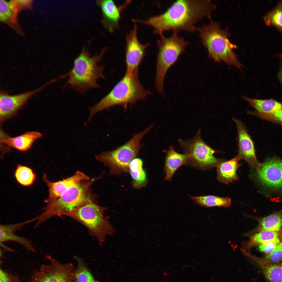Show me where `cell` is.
I'll use <instances>...</instances> for the list:
<instances>
[{"label": "cell", "instance_id": "cell-16", "mask_svg": "<svg viewBox=\"0 0 282 282\" xmlns=\"http://www.w3.org/2000/svg\"><path fill=\"white\" fill-rule=\"evenodd\" d=\"M131 2V1H127L123 4L117 5L111 0L98 1V4L102 13L103 24L109 31L113 32L119 27L121 14Z\"/></svg>", "mask_w": 282, "mask_h": 282}, {"label": "cell", "instance_id": "cell-25", "mask_svg": "<svg viewBox=\"0 0 282 282\" xmlns=\"http://www.w3.org/2000/svg\"><path fill=\"white\" fill-rule=\"evenodd\" d=\"M279 238H280L278 232L266 230L260 231L252 235L249 240L245 243L242 249L243 252H248V251L254 246Z\"/></svg>", "mask_w": 282, "mask_h": 282}, {"label": "cell", "instance_id": "cell-23", "mask_svg": "<svg viewBox=\"0 0 282 282\" xmlns=\"http://www.w3.org/2000/svg\"><path fill=\"white\" fill-rule=\"evenodd\" d=\"M20 10L16 0L0 1V19L2 22L15 25Z\"/></svg>", "mask_w": 282, "mask_h": 282}, {"label": "cell", "instance_id": "cell-35", "mask_svg": "<svg viewBox=\"0 0 282 282\" xmlns=\"http://www.w3.org/2000/svg\"><path fill=\"white\" fill-rule=\"evenodd\" d=\"M0 282H21L19 277L0 268Z\"/></svg>", "mask_w": 282, "mask_h": 282}, {"label": "cell", "instance_id": "cell-39", "mask_svg": "<svg viewBox=\"0 0 282 282\" xmlns=\"http://www.w3.org/2000/svg\"><path fill=\"white\" fill-rule=\"evenodd\" d=\"M276 56L279 57L280 58L282 59V53L277 54L276 55Z\"/></svg>", "mask_w": 282, "mask_h": 282}, {"label": "cell", "instance_id": "cell-33", "mask_svg": "<svg viewBox=\"0 0 282 282\" xmlns=\"http://www.w3.org/2000/svg\"><path fill=\"white\" fill-rule=\"evenodd\" d=\"M257 116L282 126V109L272 113L260 114Z\"/></svg>", "mask_w": 282, "mask_h": 282}, {"label": "cell", "instance_id": "cell-34", "mask_svg": "<svg viewBox=\"0 0 282 282\" xmlns=\"http://www.w3.org/2000/svg\"><path fill=\"white\" fill-rule=\"evenodd\" d=\"M280 238L268 241L258 246L259 250L267 255L272 252L280 242Z\"/></svg>", "mask_w": 282, "mask_h": 282}, {"label": "cell", "instance_id": "cell-11", "mask_svg": "<svg viewBox=\"0 0 282 282\" xmlns=\"http://www.w3.org/2000/svg\"><path fill=\"white\" fill-rule=\"evenodd\" d=\"M133 27L126 36L125 60L126 72L138 73V67L149 46L148 43L142 44L137 36L138 26L136 22L133 21Z\"/></svg>", "mask_w": 282, "mask_h": 282}, {"label": "cell", "instance_id": "cell-17", "mask_svg": "<svg viewBox=\"0 0 282 282\" xmlns=\"http://www.w3.org/2000/svg\"><path fill=\"white\" fill-rule=\"evenodd\" d=\"M247 256L261 268L267 282H282V262H271L250 254Z\"/></svg>", "mask_w": 282, "mask_h": 282}, {"label": "cell", "instance_id": "cell-28", "mask_svg": "<svg viewBox=\"0 0 282 282\" xmlns=\"http://www.w3.org/2000/svg\"><path fill=\"white\" fill-rule=\"evenodd\" d=\"M263 19L267 25L274 26L282 33V0L265 15Z\"/></svg>", "mask_w": 282, "mask_h": 282}, {"label": "cell", "instance_id": "cell-31", "mask_svg": "<svg viewBox=\"0 0 282 282\" xmlns=\"http://www.w3.org/2000/svg\"><path fill=\"white\" fill-rule=\"evenodd\" d=\"M37 219V217L25 221L17 224L6 225H1L0 231L14 233L16 231L20 230L24 226L27 224L35 221H36Z\"/></svg>", "mask_w": 282, "mask_h": 282}, {"label": "cell", "instance_id": "cell-21", "mask_svg": "<svg viewBox=\"0 0 282 282\" xmlns=\"http://www.w3.org/2000/svg\"><path fill=\"white\" fill-rule=\"evenodd\" d=\"M243 98L255 109L249 113L257 116L264 114L272 113L282 109V103L272 99H261L243 96Z\"/></svg>", "mask_w": 282, "mask_h": 282}, {"label": "cell", "instance_id": "cell-10", "mask_svg": "<svg viewBox=\"0 0 282 282\" xmlns=\"http://www.w3.org/2000/svg\"><path fill=\"white\" fill-rule=\"evenodd\" d=\"M45 258L49 263L42 264L27 282H76L75 268L72 263H62L50 255Z\"/></svg>", "mask_w": 282, "mask_h": 282}, {"label": "cell", "instance_id": "cell-9", "mask_svg": "<svg viewBox=\"0 0 282 282\" xmlns=\"http://www.w3.org/2000/svg\"><path fill=\"white\" fill-rule=\"evenodd\" d=\"M199 129L195 137L190 139H179L178 142L187 157L186 165L201 170L217 167L222 160L214 156V150L202 139Z\"/></svg>", "mask_w": 282, "mask_h": 282}, {"label": "cell", "instance_id": "cell-22", "mask_svg": "<svg viewBox=\"0 0 282 282\" xmlns=\"http://www.w3.org/2000/svg\"><path fill=\"white\" fill-rule=\"evenodd\" d=\"M143 161L139 158H135L130 162L129 172L132 177V185L136 189H140L147 184L145 172L143 167Z\"/></svg>", "mask_w": 282, "mask_h": 282}, {"label": "cell", "instance_id": "cell-19", "mask_svg": "<svg viewBox=\"0 0 282 282\" xmlns=\"http://www.w3.org/2000/svg\"><path fill=\"white\" fill-rule=\"evenodd\" d=\"M240 158L238 155L230 160L222 161L217 167V178L223 183L228 184L238 179L237 170L240 166Z\"/></svg>", "mask_w": 282, "mask_h": 282}, {"label": "cell", "instance_id": "cell-2", "mask_svg": "<svg viewBox=\"0 0 282 282\" xmlns=\"http://www.w3.org/2000/svg\"><path fill=\"white\" fill-rule=\"evenodd\" d=\"M148 92L140 83L138 73L126 72L122 79L108 94L89 108L87 122H90L97 113L116 105H126L144 99Z\"/></svg>", "mask_w": 282, "mask_h": 282}, {"label": "cell", "instance_id": "cell-3", "mask_svg": "<svg viewBox=\"0 0 282 282\" xmlns=\"http://www.w3.org/2000/svg\"><path fill=\"white\" fill-rule=\"evenodd\" d=\"M106 50L104 49L99 54L91 56L88 50L83 48L74 61L66 84L81 93L91 89L100 87L98 81L104 78V66L98 63Z\"/></svg>", "mask_w": 282, "mask_h": 282}, {"label": "cell", "instance_id": "cell-12", "mask_svg": "<svg viewBox=\"0 0 282 282\" xmlns=\"http://www.w3.org/2000/svg\"><path fill=\"white\" fill-rule=\"evenodd\" d=\"M257 177L263 185L274 189L282 188V160L267 159L256 169Z\"/></svg>", "mask_w": 282, "mask_h": 282}, {"label": "cell", "instance_id": "cell-32", "mask_svg": "<svg viewBox=\"0 0 282 282\" xmlns=\"http://www.w3.org/2000/svg\"><path fill=\"white\" fill-rule=\"evenodd\" d=\"M265 260L273 263L280 262L282 260V241L271 253L263 258Z\"/></svg>", "mask_w": 282, "mask_h": 282}, {"label": "cell", "instance_id": "cell-15", "mask_svg": "<svg viewBox=\"0 0 282 282\" xmlns=\"http://www.w3.org/2000/svg\"><path fill=\"white\" fill-rule=\"evenodd\" d=\"M47 84H46L34 90L14 95H10L1 92V120H3L10 117L23 107L32 96L43 89Z\"/></svg>", "mask_w": 282, "mask_h": 282}, {"label": "cell", "instance_id": "cell-6", "mask_svg": "<svg viewBox=\"0 0 282 282\" xmlns=\"http://www.w3.org/2000/svg\"><path fill=\"white\" fill-rule=\"evenodd\" d=\"M159 36L157 43L158 52L155 82L158 91L162 93L164 80L167 72L180 55L185 51L189 42L179 36L177 31H173L169 37H165L163 34Z\"/></svg>", "mask_w": 282, "mask_h": 282}, {"label": "cell", "instance_id": "cell-18", "mask_svg": "<svg viewBox=\"0 0 282 282\" xmlns=\"http://www.w3.org/2000/svg\"><path fill=\"white\" fill-rule=\"evenodd\" d=\"M165 151L166 155L164 167L166 173L164 180L171 181L172 176L178 168L182 165H186L187 156L184 153L181 154L177 152L172 145Z\"/></svg>", "mask_w": 282, "mask_h": 282}, {"label": "cell", "instance_id": "cell-8", "mask_svg": "<svg viewBox=\"0 0 282 282\" xmlns=\"http://www.w3.org/2000/svg\"><path fill=\"white\" fill-rule=\"evenodd\" d=\"M151 125L142 132L134 135L128 142L114 150L103 152L96 156L98 161L109 168L110 174L119 175L129 172L130 162L138 155L143 138L153 127Z\"/></svg>", "mask_w": 282, "mask_h": 282}, {"label": "cell", "instance_id": "cell-24", "mask_svg": "<svg viewBox=\"0 0 282 282\" xmlns=\"http://www.w3.org/2000/svg\"><path fill=\"white\" fill-rule=\"evenodd\" d=\"M257 231L279 232L282 228V209L259 219Z\"/></svg>", "mask_w": 282, "mask_h": 282}, {"label": "cell", "instance_id": "cell-4", "mask_svg": "<svg viewBox=\"0 0 282 282\" xmlns=\"http://www.w3.org/2000/svg\"><path fill=\"white\" fill-rule=\"evenodd\" d=\"M99 177L95 178L70 188L55 201L48 203L43 211L38 216L35 227H38L56 216H67L74 210L87 203L96 202V196L91 187Z\"/></svg>", "mask_w": 282, "mask_h": 282}, {"label": "cell", "instance_id": "cell-7", "mask_svg": "<svg viewBox=\"0 0 282 282\" xmlns=\"http://www.w3.org/2000/svg\"><path fill=\"white\" fill-rule=\"evenodd\" d=\"M108 209L96 202H91L80 207L68 214V216L85 226L89 234L96 238L100 245L108 235H112L115 231L109 221L110 217L105 216Z\"/></svg>", "mask_w": 282, "mask_h": 282}, {"label": "cell", "instance_id": "cell-36", "mask_svg": "<svg viewBox=\"0 0 282 282\" xmlns=\"http://www.w3.org/2000/svg\"><path fill=\"white\" fill-rule=\"evenodd\" d=\"M20 10L30 8L32 4L31 0H16Z\"/></svg>", "mask_w": 282, "mask_h": 282}, {"label": "cell", "instance_id": "cell-37", "mask_svg": "<svg viewBox=\"0 0 282 282\" xmlns=\"http://www.w3.org/2000/svg\"><path fill=\"white\" fill-rule=\"evenodd\" d=\"M0 245L2 246V248L6 251L13 252L15 251L14 250L9 248L4 245L3 243L0 242Z\"/></svg>", "mask_w": 282, "mask_h": 282}, {"label": "cell", "instance_id": "cell-20", "mask_svg": "<svg viewBox=\"0 0 282 282\" xmlns=\"http://www.w3.org/2000/svg\"><path fill=\"white\" fill-rule=\"evenodd\" d=\"M40 132L33 131L27 132L22 135L14 137H8L2 139L3 143L21 151L29 149L36 140L42 137Z\"/></svg>", "mask_w": 282, "mask_h": 282}, {"label": "cell", "instance_id": "cell-27", "mask_svg": "<svg viewBox=\"0 0 282 282\" xmlns=\"http://www.w3.org/2000/svg\"><path fill=\"white\" fill-rule=\"evenodd\" d=\"M75 258L77 264L74 272L76 282H98L84 260L78 257Z\"/></svg>", "mask_w": 282, "mask_h": 282}, {"label": "cell", "instance_id": "cell-29", "mask_svg": "<svg viewBox=\"0 0 282 282\" xmlns=\"http://www.w3.org/2000/svg\"><path fill=\"white\" fill-rule=\"evenodd\" d=\"M13 241L21 244L27 250L35 253L36 250L31 242L27 239L17 236L11 232L0 231L1 242Z\"/></svg>", "mask_w": 282, "mask_h": 282}, {"label": "cell", "instance_id": "cell-5", "mask_svg": "<svg viewBox=\"0 0 282 282\" xmlns=\"http://www.w3.org/2000/svg\"><path fill=\"white\" fill-rule=\"evenodd\" d=\"M202 42L207 49L209 57L217 62L223 61L228 65L241 69L243 65L233 51L236 46L228 39L227 30L220 28L218 22L211 21L208 24L197 27Z\"/></svg>", "mask_w": 282, "mask_h": 282}, {"label": "cell", "instance_id": "cell-38", "mask_svg": "<svg viewBox=\"0 0 282 282\" xmlns=\"http://www.w3.org/2000/svg\"><path fill=\"white\" fill-rule=\"evenodd\" d=\"M278 76L282 84V66L279 73Z\"/></svg>", "mask_w": 282, "mask_h": 282}, {"label": "cell", "instance_id": "cell-30", "mask_svg": "<svg viewBox=\"0 0 282 282\" xmlns=\"http://www.w3.org/2000/svg\"><path fill=\"white\" fill-rule=\"evenodd\" d=\"M15 176L18 182L24 186L32 184L36 178V175L31 169L20 165H18Z\"/></svg>", "mask_w": 282, "mask_h": 282}, {"label": "cell", "instance_id": "cell-13", "mask_svg": "<svg viewBox=\"0 0 282 282\" xmlns=\"http://www.w3.org/2000/svg\"><path fill=\"white\" fill-rule=\"evenodd\" d=\"M237 129L238 140V155L255 170L261 163L257 160L254 143L248 134L244 124L239 119L233 118Z\"/></svg>", "mask_w": 282, "mask_h": 282}, {"label": "cell", "instance_id": "cell-1", "mask_svg": "<svg viewBox=\"0 0 282 282\" xmlns=\"http://www.w3.org/2000/svg\"><path fill=\"white\" fill-rule=\"evenodd\" d=\"M215 8L209 0H177L163 13L135 21L152 27L154 33L159 35L170 30L193 32L196 31V24L203 18L211 19Z\"/></svg>", "mask_w": 282, "mask_h": 282}, {"label": "cell", "instance_id": "cell-26", "mask_svg": "<svg viewBox=\"0 0 282 282\" xmlns=\"http://www.w3.org/2000/svg\"><path fill=\"white\" fill-rule=\"evenodd\" d=\"M190 198L196 203L207 208L214 207L230 206L231 204V199L228 197H221L213 195L191 196Z\"/></svg>", "mask_w": 282, "mask_h": 282}, {"label": "cell", "instance_id": "cell-14", "mask_svg": "<svg viewBox=\"0 0 282 282\" xmlns=\"http://www.w3.org/2000/svg\"><path fill=\"white\" fill-rule=\"evenodd\" d=\"M43 178L49 189V196L45 200L48 203L60 197L69 189L87 181L90 177L81 172L77 171L72 176L56 182H52L44 174Z\"/></svg>", "mask_w": 282, "mask_h": 282}]
</instances>
